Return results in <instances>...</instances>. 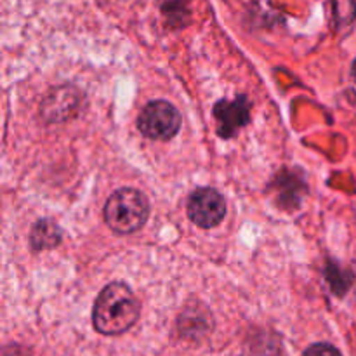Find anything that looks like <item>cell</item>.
Masks as SVG:
<instances>
[{"label":"cell","instance_id":"7a4b0ae2","mask_svg":"<svg viewBox=\"0 0 356 356\" xmlns=\"http://www.w3.org/2000/svg\"><path fill=\"white\" fill-rule=\"evenodd\" d=\"M149 216L148 198L134 188L117 190L104 205L106 225L117 233H134L143 228Z\"/></svg>","mask_w":356,"mask_h":356},{"label":"cell","instance_id":"5b68a950","mask_svg":"<svg viewBox=\"0 0 356 356\" xmlns=\"http://www.w3.org/2000/svg\"><path fill=\"white\" fill-rule=\"evenodd\" d=\"M218 118V132L221 138H232L240 127L250 120V104L247 97L240 96L233 101H219L214 108Z\"/></svg>","mask_w":356,"mask_h":356},{"label":"cell","instance_id":"6da1fadb","mask_svg":"<svg viewBox=\"0 0 356 356\" xmlns=\"http://www.w3.org/2000/svg\"><path fill=\"white\" fill-rule=\"evenodd\" d=\"M139 318V301L125 284L106 285L97 296L92 309V323L104 336H118L131 329Z\"/></svg>","mask_w":356,"mask_h":356},{"label":"cell","instance_id":"3957f363","mask_svg":"<svg viewBox=\"0 0 356 356\" xmlns=\"http://www.w3.org/2000/svg\"><path fill=\"white\" fill-rule=\"evenodd\" d=\"M138 127L146 138L167 141L179 131L181 115L174 104L167 101H153L146 104L139 113Z\"/></svg>","mask_w":356,"mask_h":356},{"label":"cell","instance_id":"277c9868","mask_svg":"<svg viewBox=\"0 0 356 356\" xmlns=\"http://www.w3.org/2000/svg\"><path fill=\"white\" fill-rule=\"evenodd\" d=\"M226 214L225 198L212 188H200L188 198V216L200 228H214Z\"/></svg>","mask_w":356,"mask_h":356},{"label":"cell","instance_id":"52a82bcc","mask_svg":"<svg viewBox=\"0 0 356 356\" xmlns=\"http://www.w3.org/2000/svg\"><path fill=\"white\" fill-rule=\"evenodd\" d=\"M305 356H343V355H341L336 348L330 346V344L318 343V344H313V346H309L308 350H306Z\"/></svg>","mask_w":356,"mask_h":356},{"label":"cell","instance_id":"ba28073f","mask_svg":"<svg viewBox=\"0 0 356 356\" xmlns=\"http://www.w3.org/2000/svg\"><path fill=\"white\" fill-rule=\"evenodd\" d=\"M353 75L356 76V61L353 63Z\"/></svg>","mask_w":356,"mask_h":356},{"label":"cell","instance_id":"8992f818","mask_svg":"<svg viewBox=\"0 0 356 356\" xmlns=\"http://www.w3.org/2000/svg\"><path fill=\"white\" fill-rule=\"evenodd\" d=\"M61 242V229L56 222L49 221V219H42L35 225L33 232H31V245L33 249H52Z\"/></svg>","mask_w":356,"mask_h":356}]
</instances>
